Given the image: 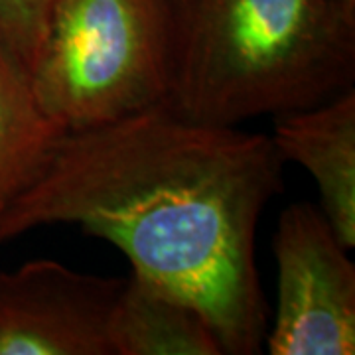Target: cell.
<instances>
[{
	"label": "cell",
	"mask_w": 355,
	"mask_h": 355,
	"mask_svg": "<svg viewBox=\"0 0 355 355\" xmlns=\"http://www.w3.org/2000/svg\"><path fill=\"white\" fill-rule=\"evenodd\" d=\"M268 135L217 125L160 103L60 132L0 214V243L42 225H77L113 243L132 272L196 306L223 355L265 343L257 227L282 191Z\"/></svg>",
	"instance_id": "obj_1"
},
{
	"label": "cell",
	"mask_w": 355,
	"mask_h": 355,
	"mask_svg": "<svg viewBox=\"0 0 355 355\" xmlns=\"http://www.w3.org/2000/svg\"><path fill=\"white\" fill-rule=\"evenodd\" d=\"M168 103L217 125L354 87L355 14L338 0H166Z\"/></svg>",
	"instance_id": "obj_2"
},
{
	"label": "cell",
	"mask_w": 355,
	"mask_h": 355,
	"mask_svg": "<svg viewBox=\"0 0 355 355\" xmlns=\"http://www.w3.org/2000/svg\"><path fill=\"white\" fill-rule=\"evenodd\" d=\"M30 83L62 130L168 103L166 0H55Z\"/></svg>",
	"instance_id": "obj_3"
},
{
	"label": "cell",
	"mask_w": 355,
	"mask_h": 355,
	"mask_svg": "<svg viewBox=\"0 0 355 355\" xmlns=\"http://www.w3.org/2000/svg\"><path fill=\"white\" fill-rule=\"evenodd\" d=\"M272 251L279 286L265 343L270 355L355 354V265L318 205L279 217Z\"/></svg>",
	"instance_id": "obj_4"
},
{
	"label": "cell",
	"mask_w": 355,
	"mask_h": 355,
	"mask_svg": "<svg viewBox=\"0 0 355 355\" xmlns=\"http://www.w3.org/2000/svg\"><path fill=\"white\" fill-rule=\"evenodd\" d=\"M121 284L50 259L0 272V355H113Z\"/></svg>",
	"instance_id": "obj_5"
},
{
	"label": "cell",
	"mask_w": 355,
	"mask_h": 355,
	"mask_svg": "<svg viewBox=\"0 0 355 355\" xmlns=\"http://www.w3.org/2000/svg\"><path fill=\"white\" fill-rule=\"evenodd\" d=\"M284 162L316 182L320 209L340 241L355 247V91L275 116L270 135Z\"/></svg>",
	"instance_id": "obj_6"
},
{
	"label": "cell",
	"mask_w": 355,
	"mask_h": 355,
	"mask_svg": "<svg viewBox=\"0 0 355 355\" xmlns=\"http://www.w3.org/2000/svg\"><path fill=\"white\" fill-rule=\"evenodd\" d=\"M109 340L113 355H223L196 306L137 272L123 279Z\"/></svg>",
	"instance_id": "obj_7"
},
{
	"label": "cell",
	"mask_w": 355,
	"mask_h": 355,
	"mask_svg": "<svg viewBox=\"0 0 355 355\" xmlns=\"http://www.w3.org/2000/svg\"><path fill=\"white\" fill-rule=\"evenodd\" d=\"M60 132L38 105L28 69L0 46V214L34 176Z\"/></svg>",
	"instance_id": "obj_8"
},
{
	"label": "cell",
	"mask_w": 355,
	"mask_h": 355,
	"mask_svg": "<svg viewBox=\"0 0 355 355\" xmlns=\"http://www.w3.org/2000/svg\"><path fill=\"white\" fill-rule=\"evenodd\" d=\"M55 0H0V46L30 73Z\"/></svg>",
	"instance_id": "obj_9"
},
{
	"label": "cell",
	"mask_w": 355,
	"mask_h": 355,
	"mask_svg": "<svg viewBox=\"0 0 355 355\" xmlns=\"http://www.w3.org/2000/svg\"><path fill=\"white\" fill-rule=\"evenodd\" d=\"M340 2V6H342L343 10H347L349 14H355V0H338Z\"/></svg>",
	"instance_id": "obj_10"
}]
</instances>
